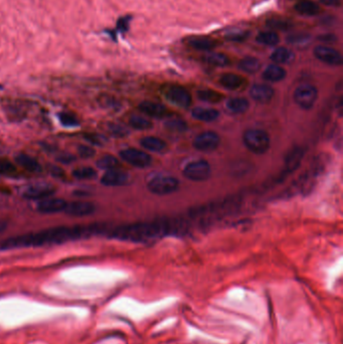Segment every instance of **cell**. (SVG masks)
Here are the masks:
<instances>
[{"label":"cell","instance_id":"obj_1","mask_svg":"<svg viewBox=\"0 0 343 344\" xmlns=\"http://www.w3.org/2000/svg\"><path fill=\"white\" fill-rule=\"evenodd\" d=\"M106 229L107 227L102 224L52 228L0 241V250L59 245L71 240L91 238L98 234H104Z\"/></svg>","mask_w":343,"mask_h":344},{"label":"cell","instance_id":"obj_2","mask_svg":"<svg viewBox=\"0 0 343 344\" xmlns=\"http://www.w3.org/2000/svg\"><path fill=\"white\" fill-rule=\"evenodd\" d=\"M170 228L162 221H140L122 225L107 231L108 238L135 242H144L163 237Z\"/></svg>","mask_w":343,"mask_h":344},{"label":"cell","instance_id":"obj_3","mask_svg":"<svg viewBox=\"0 0 343 344\" xmlns=\"http://www.w3.org/2000/svg\"><path fill=\"white\" fill-rule=\"evenodd\" d=\"M243 142L249 151L262 155L270 149L271 138L264 130L249 129L244 133Z\"/></svg>","mask_w":343,"mask_h":344},{"label":"cell","instance_id":"obj_4","mask_svg":"<svg viewBox=\"0 0 343 344\" xmlns=\"http://www.w3.org/2000/svg\"><path fill=\"white\" fill-rule=\"evenodd\" d=\"M179 187V181L171 175L160 174L152 177L147 184L148 190L156 195H167L176 191Z\"/></svg>","mask_w":343,"mask_h":344},{"label":"cell","instance_id":"obj_5","mask_svg":"<svg viewBox=\"0 0 343 344\" xmlns=\"http://www.w3.org/2000/svg\"><path fill=\"white\" fill-rule=\"evenodd\" d=\"M211 167L207 160L199 159L187 163L184 168V175L190 181L203 182L210 178Z\"/></svg>","mask_w":343,"mask_h":344},{"label":"cell","instance_id":"obj_6","mask_svg":"<svg viewBox=\"0 0 343 344\" xmlns=\"http://www.w3.org/2000/svg\"><path fill=\"white\" fill-rule=\"evenodd\" d=\"M295 103L303 110H310L316 103L318 98V90L310 84H303L296 88L294 92Z\"/></svg>","mask_w":343,"mask_h":344},{"label":"cell","instance_id":"obj_7","mask_svg":"<svg viewBox=\"0 0 343 344\" xmlns=\"http://www.w3.org/2000/svg\"><path fill=\"white\" fill-rule=\"evenodd\" d=\"M120 157L125 162L138 168H145L152 162V158L149 154L136 148H127L120 151Z\"/></svg>","mask_w":343,"mask_h":344},{"label":"cell","instance_id":"obj_8","mask_svg":"<svg viewBox=\"0 0 343 344\" xmlns=\"http://www.w3.org/2000/svg\"><path fill=\"white\" fill-rule=\"evenodd\" d=\"M220 144V137L213 131H206L198 134L193 139V147L201 152H211L217 149Z\"/></svg>","mask_w":343,"mask_h":344},{"label":"cell","instance_id":"obj_9","mask_svg":"<svg viewBox=\"0 0 343 344\" xmlns=\"http://www.w3.org/2000/svg\"><path fill=\"white\" fill-rule=\"evenodd\" d=\"M314 56L329 66H340L343 63V57L340 52L328 46H317L313 51Z\"/></svg>","mask_w":343,"mask_h":344},{"label":"cell","instance_id":"obj_10","mask_svg":"<svg viewBox=\"0 0 343 344\" xmlns=\"http://www.w3.org/2000/svg\"><path fill=\"white\" fill-rule=\"evenodd\" d=\"M165 97L170 103L181 108H188L191 104L190 94L186 89L180 86L168 87L165 91Z\"/></svg>","mask_w":343,"mask_h":344},{"label":"cell","instance_id":"obj_11","mask_svg":"<svg viewBox=\"0 0 343 344\" xmlns=\"http://www.w3.org/2000/svg\"><path fill=\"white\" fill-rule=\"evenodd\" d=\"M55 191V187L51 185L39 184L26 187L23 193V196L29 200H43L53 196Z\"/></svg>","mask_w":343,"mask_h":344},{"label":"cell","instance_id":"obj_12","mask_svg":"<svg viewBox=\"0 0 343 344\" xmlns=\"http://www.w3.org/2000/svg\"><path fill=\"white\" fill-rule=\"evenodd\" d=\"M68 202L63 198L49 197L40 200L37 205V211L40 213L53 214L60 212H65Z\"/></svg>","mask_w":343,"mask_h":344},{"label":"cell","instance_id":"obj_13","mask_svg":"<svg viewBox=\"0 0 343 344\" xmlns=\"http://www.w3.org/2000/svg\"><path fill=\"white\" fill-rule=\"evenodd\" d=\"M129 182V175L119 169H113L106 171L102 178H101V184L105 186L109 187H117L126 185Z\"/></svg>","mask_w":343,"mask_h":344},{"label":"cell","instance_id":"obj_14","mask_svg":"<svg viewBox=\"0 0 343 344\" xmlns=\"http://www.w3.org/2000/svg\"><path fill=\"white\" fill-rule=\"evenodd\" d=\"M96 211L94 204L89 201H74L67 205L65 212L72 216H87L93 214Z\"/></svg>","mask_w":343,"mask_h":344},{"label":"cell","instance_id":"obj_15","mask_svg":"<svg viewBox=\"0 0 343 344\" xmlns=\"http://www.w3.org/2000/svg\"><path fill=\"white\" fill-rule=\"evenodd\" d=\"M275 95L274 89L267 84H255L250 90V96L258 103L266 104L271 102Z\"/></svg>","mask_w":343,"mask_h":344},{"label":"cell","instance_id":"obj_16","mask_svg":"<svg viewBox=\"0 0 343 344\" xmlns=\"http://www.w3.org/2000/svg\"><path fill=\"white\" fill-rule=\"evenodd\" d=\"M139 110L143 114L152 118H162L167 115L168 111L162 104L151 102V101H143L139 104Z\"/></svg>","mask_w":343,"mask_h":344},{"label":"cell","instance_id":"obj_17","mask_svg":"<svg viewBox=\"0 0 343 344\" xmlns=\"http://www.w3.org/2000/svg\"><path fill=\"white\" fill-rule=\"evenodd\" d=\"M15 162L18 166L23 167L28 172L38 173L42 171V166H40L38 161L26 153H19L15 156Z\"/></svg>","mask_w":343,"mask_h":344},{"label":"cell","instance_id":"obj_18","mask_svg":"<svg viewBox=\"0 0 343 344\" xmlns=\"http://www.w3.org/2000/svg\"><path fill=\"white\" fill-rule=\"evenodd\" d=\"M270 58L276 65H289L295 59V53L292 50L281 47L277 48L270 55Z\"/></svg>","mask_w":343,"mask_h":344},{"label":"cell","instance_id":"obj_19","mask_svg":"<svg viewBox=\"0 0 343 344\" xmlns=\"http://www.w3.org/2000/svg\"><path fill=\"white\" fill-rule=\"evenodd\" d=\"M303 156H304V150L302 148L296 147L292 149L286 156L284 172L291 173L295 171L300 166L301 161L303 159Z\"/></svg>","mask_w":343,"mask_h":344},{"label":"cell","instance_id":"obj_20","mask_svg":"<svg viewBox=\"0 0 343 344\" xmlns=\"http://www.w3.org/2000/svg\"><path fill=\"white\" fill-rule=\"evenodd\" d=\"M287 76L286 70L284 68H282L279 65L273 64L268 66L264 72L263 75H262V78H263L267 82H271V83H277V82H281V80H283Z\"/></svg>","mask_w":343,"mask_h":344},{"label":"cell","instance_id":"obj_21","mask_svg":"<svg viewBox=\"0 0 343 344\" xmlns=\"http://www.w3.org/2000/svg\"><path fill=\"white\" fill-rule=\"evenodd\" d=\"M219 84L227 90H237L245 84V79L237 74L226 73L219 78Z\"/></svg>","mask_w":343,"mask_h":344},{"label":"cell","instance_id":"obj_22","mask_svg":"<svg viewBox=\"0 0 343 344\" xmlns=\"http://www.w3.org/2000/svg\"><path fill=\"white\" fill-rule=\"evenodd\" d=\"M294 9L303 16H314L320 12L319 5L312 0H298L294 5Z\"/></svg>","mask_w":343,"mask_h":344},{"label":"cell","instance_id":"obj_23","mask_svg":"<svg viewBox=\"0 0 343 344\" xmlns=\"http://www.w3.org/2000/svg\"><path fill=\"white\" fill-rule=\"evenodd\" d=\"M191 115L194 119L201 122H212L219 117V112L212 108L195 107L191 111Z\"/></svg>","mask_w":343,"mask_h":344},{"label":"cell","instance_id":"obj_24","mask_svg":"<svg viewBox=\"0 0 343 344\" xmlns=\"http://www.w3.org/2000/svg\"><path fill=\"white\" fill-rule=\"evenodd\" d=\"M140 144L144 149L151 152H161L166 148V143L164 141L155 136H146L142 138L140 141Z\"/></svg>","mask_w":343,"mask_h":344},{"label":"cell","instance_id":"obj_25","mask_svg":"<svg viewBox=\"0 0 343 344\" xmlns=\"http://www.w3.org/2000/svg\"><path fill=\"white\" fill-rule=\"evenodd\" d=\"M249 107V101L245 98H232L227 102L228 111L235 115H239L247 112Z\"/></svg>","mask_w":343,"mask_h":344},{"label":"cell","instance_id":"obj_26","mask_svg":"<svg viewBox=\"0 0 343 344\" xmlns=\"http://www.w3.org/2000/svg\"><path fill=\"white\" fill-rule=\"evenodd\" d=\"M188 44L192 49L200 52H211L217 46L216 42L208 37H194L189 40Z\"/></svg>","mask_w":343,"mask_h":344},{"label":"cell","instance_id":"obj_27","mask_svg":"<svg viewBox=\"0 0 343 344\" xmlns=\"http://www.w3.org/2000/svg\"><path fill=\"white\" fill-rule=\"evenodd\" d=\"M204 60L207 64L217 68L227 67L231 63L229 56L221 53H209L207 55H205Z\"/></svg>","mask_w":343,"mask_h":344},{"label":"cell","instance_id":"obj_28","mask_svg":"<svg viewBox=\"0 0 343 344\" xmlns=\"http://www.w3.org/2000/svg\"><path fill=\"white\" fill-rule=\"evenodd\" d=\"M257 43L267 47H274L277 46L280 42L279 34L274 30H267V31H261L258 33L256 37Z\"/></svg>","mask_w":343,"mask_h":344},{"label":"cell","instance_id":"obj_29","mask_svg":"<svg viewBox=\"0 0 343 344\" xmlns=\"http://www.w3.org/2000/svg\"><path fill=\"white\" fill-rule=\"evenodd\" d=\"M237 68L248 74H255L261 69V62L254 56H246L239 60Z\"/></svg>","mask_w":343,"mask_h":344},{"label":"cell","instance_id":"obj_30","mask_svg":"<svg viewBox=\"0 0 343 344\" xmlns=\"http://www.w3.org/2000/svg\"><path fill=\"white\" fill-rule=\"evenodd\" d=\"M197 98L203 101V102L206 103H210V104H217L219 102H221L224 99L223 94H220L216 91L211 90V89H204V90H199L196 93Z\"/></svg>","mask_w":343,"mask_h":344},{"label":"cell","instance_id":"obj_31","mask_svg":"<svg viewBox=\"0 0 343 344\" xmlns=\"http://www.w3.org/2000/svg\"><path fill=\"white\" fill-rule=\"evenodd\" d=\"M287 43L295 47H306L311 42V35L307 32L292 33L286 37Z\"/></svg>","mask_w":343,"mask_h":344},{"label":"cell","instance_id":"obj_32","mask_svg":"<svg viewBox=\"0 0 343 344\" xmlns=\"http://www.w3.org/2000/svg\"><path fill=\"white\" fill-rule=\"evenodd\" d=\"M97 165L99 168L108 171L118 169L120 167V162L116 157L112 155H104L97 161Z\"/></svg>","mask_w":343,"mask_h":344},{"label":"cell","instance_id":"obj_33","mask_svg":"<svg viewBox=\"0 0 343 344\" xmlns=\"http://www.w3.org/2000/svg\"><path fill=\"white\" fill-rule=\"evenodd\" d=\"M129 124L132 128L136 130H148L153 126L150 120H148L143 116H138V115H133L129 119Z\"/></svg>","mask_w":343,"mask_h":344},{"label":"cell","instance_id":"obj_34","mask_svg":"<svg viewBox=\"0 0 343 344\" xmlns=\"http://www.w3.org/2000/svg\"><path fill=\"white\" fill-rule=\"evenodd\" d=\"M97 175V172L94 168L92 167H79L76 168L75 170H73V176L76 179L79 180H91L93 178H95Z\"/></svg>","mask_w":343,"mask_h":344},{"label":"cell","instance_id":"obj_35","mask_svg":"<svg viewBox=\"0 0 343 344\" xmlns=\"http://www.w3.org/2000/svg\"><path fill=\"white\" fill-rule=\"evenodd\" d=\"M267 26L271 30H289L292 25L285 19L282 18H271L267 20Z\"/></svg>","mask_w":343,"mask_h":344},{"label":"cell","instance_id":"obj_36","mask_svg":"<svg viewBox=\"0 0 343 344\" xmlns=\"http://www.w3.org/2000/svg\"><path fill=\"white\" fill-rule=\"evenodd\" d=\"M165 128L171 132L175 133H184L187 129V125L183 120L171 119L165 122Z\"/></svg>","mask_w":343,"mask_h":344},{"label":"cell","instance_id":"obj_37","mask_svg":"<svg viewBox=\"0 0 343 344\" xmlns=\"http://www.w3.org/2000/svg\"><path fill=\"white\" fill-rule=\"evenodd\" d=\"M58 119L62 125L66 127H76L79 126V123L78 118L74 114L69 112H60L58 114Z\"/></svg>","mask_w":343,"mask_h":344},{"label":"cell","instance_id":"obj_38","mask_svg":"<svg viewBox=\"0 0 343 344\" xmlns=\"http://www.w3.org/2000/svg\"><path fill=\"white\" fill-rule=\"evenodd\" d=\"M15 171H16V167L12 162H10V161L7 159L0 158V174L11 175L15 173Z\"/></svg>","mask_w":343,"mask_h":344},{"label":"cell","instance_id":"obj_39","mask_svg":"<svg viewBox=\"0 0 343 344\" xmlns=\"http://www.w3.org/2000/svg\"><path fill=\"white\" fill-rule=\"evenodd\" d=\"M84 138L93 145H98L101 146L103 145L105 142V139L103 136H101L99 134H94V133H87L84 135Z\"/></svg>","mask_w":343,"mask_h":344},{"label":"cell","instance_id":"obj_40","mask_svg":"<svg viewBox=\"0 0 343 344\" xmlns=\"http://www.w3.org/2000/svg\"><path fill=\"white\" fill-rule=\"evenodd\" d=\"M78 153L82 158L88 159V158H92L95 156L96 150L93 147L88 146V145H79L78 147Z\"/></svg>","mask_w":343,"mask_h":344},{"label":"cell","instance_id":"obj_41","mask_svg":"<svg viewBox=\"0 0 343 344\" xmlns=\"http://www.w3.org/2000/svg\"><path fill=\"white\" fill-rule=\"evenodd\" d=\"M109 129H110V133L115 137H124L128 134V130L121 125L112 124L110 125Z\"/></svg>","mask_w":343,"mask_h":344},{"label":"cell","instance_id":"obj_42","mask_svg":"<svg viewBox=\"0 0 343 344\" xmlns=\"http://www.w3.org/2000/svg\"><path fill=\"white\" fill-rule=\"evenodd\" d=\"M130 16H124L119 18V20L117 22V28L119 31L121 32H126L129 28V23H130Z\"/></svg>","mask_w":343,"mask_h":344},{"label":"cell","instance_id":"obj_43","mask_svg":"<svg viewBox=\"0 0 343 344\" xmlns=\"http://www.w3.org/2000/svg\"><path fill=\"white\" fill-rule=\"evenodd\" d=\"M318 40L324 44H334L335 42H337V36L332 33H324L318 36Z\"/></svg>","mask_w":343,"mask_h":344},{"label":"cell","instance_id":"obj_44","mask_svg":"<svg viewBox=\"0 0 343 344\" xmlns=\"http://www.w3.org/2000/svg\"><path fill=\"white\" fill-rule=\"evenodd\" d=\"M49 170H50V173L56 178H64L65 177V171L63 168H60L59 166L52 165V166H50Z\"/></svg>","mask_w":343,"mask_h":344},{"label":"cell","instance_id":"obj_45","mask_svg":"<svg viewBox=\"0 0 343 344\" xmlns=\"http://www.w3.org/2000/svg\"><path fill=\"white\" fill-rule=\"evenodd\" d=\"M228 37L230 38L229 40H236V42H238V40H243L246 37V33L244 31L232 32Z\"/></svg>","mask_w":343,"mask_h":344},{"label":"cell","instance_id":"obj_46","mask_svg":"<svg viewBox=\"0 0 343 344\" xmlns=\"http://www.w3.org/2000/svg\"><path fill=\"white\" fill-rule=\"evenodd\" d=\"M320 2L325 6L330 7H339L341 5L340 0H320Z\"/></svg>","mask_w":343,"mask_h":344},{"label":"cell","instance_id":"obj_47","mask_svg":"<svg viewBox=\"0 0 343 344\" xmlns=\"http://www.w3.org/2000/svg\"><path fill=\"white\" fill-rule=\"evenodd\" d=\"M58 161L59 162H62V163H65V164H69L71 163L72 161L75 160V157L71 154H63V155H60L58 156Z\"/></svg>","mask_w":343,"mask_h":344},{"label":"cell","instance_id":"obj_48","mask_svg":"<svg viewBox=\"0 0 343 344\" xmlns=\"http://www.w3.org/2000/svg\"><path fill=\"white\" fill-rule=\"evenodd\" d=\"M7 226H8L7 221L2 220V219H0V234H1V233H3V232H5V231H6Z\"/></svg>","mask_w":343,"mask_h":344}]
</instances>
